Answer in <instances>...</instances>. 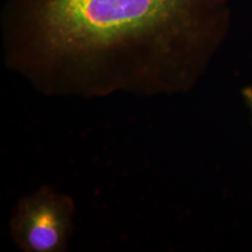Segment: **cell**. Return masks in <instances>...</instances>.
Listing matches in <instances>:
<instances>
[{
	"label": "cell",
	"instance_id": "1",
	"mask_svg": "<svg viewBox=\"0 0 252 252\" xmlns=\"http://www.w3.org/2000/svg\"><path fill=\"white\" fill-rule=\"evenodd\" d=\"M232 0H4V60L47 94L191 90L228 36Z\"/></svg>",
	"mask_w": 252,
	"mask_h": 252
},
{
	"label": "cell",
	"instance_id": "2",
	"mask_svg": "<svg viewBox=\"0 0 252 252\" xmlns=\"http://www.w3.org/2000/svg\"><path fill=\"white\" fill-rule=\"evenodd\" d=\"M73 199L49 186L21 199L10 219V236L26 252L67 251L75 230Z\"/></svg>",
	"mask_w": 252,
	"mask_h": 252
},
{
	"label": "cell",
	"instance_id": "3",
	"mask_svg": "<svg viewBox=\"0 0 252 252\" xmlns=\"http://www.w3.org/2000/svg\"><path fill=\"white\" fill-rule=\"evenodd\" d=\"M241 96L243 100L244 105L248 111V115L250 119V123L252 128V86H246L241 91Z\"/></svg>",
	"mask_w": 252,
	"mask_h": 252
}]
</instances>
